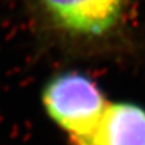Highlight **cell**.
<instances>
[{
  "instance_id": "7a4b0ae2",
  "label": "cell",
  "mask_w": 145,
  "mask_h": 145,
  "mask_svg": "<svg viewBox=\"0 0 145 145\" xmlns=\"http://www.w3.org/2000/svg\"><path fill=\"white\" fill-rule=\"evenodd\" d=\"M48 21L80 38L108 34L120 21L125 0H38Z\"/></svg>"
},
{
  "instance_id": "6da1fadb",
  "label": "cell",
  "mask_w": 145,
  "mask_h": 145,
  "mask_svg": "<svg viewBox=\"0 0 145 145\" xmlns=\"http://www.w3.org/2000/svg\"><path fill=\"white\" fill-rule=\"evenodd\" d=\"M41 101L48 117L68 135L70 144L94 128L109 102L92 79L78 71L52 78L42 89Z\"/></svg>"
},
{
  "instance_id": "3957f363",
  "label": "cell",
  "mask_w": 145,
  "mask_h": 145,
  "mask_svg": "<svg viewBox=\"0 0 145 145\" xmlns=\"http://www.w3.org/2000/svg\"><path fill=\"white\" fill-rule=\"evenodd\" d=\"M71 145H145V109L109 101L94 128Z\"/></svg>"
}]
</instances>
